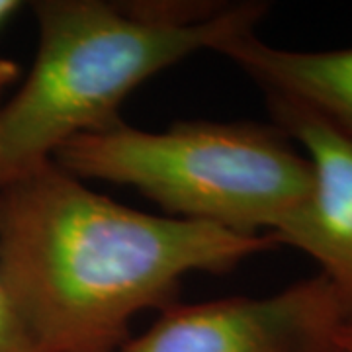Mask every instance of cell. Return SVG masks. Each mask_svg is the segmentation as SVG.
I'll return each instance as SVG.
<instances>
[{"label":"cell","instance_id":"obj_6","mask_svg":"<svg viewBox=\"0 0 352 352\" xmlns=\"http://www.w3.org/2000/svg\"><path fill=\"white\" fill-rule=\"evenodd\" d=\"M217 53L241 67L266 96L294 102L352 139V47L280 50L247 32Z\"/></svg>","mask_w":352,"mask_h":352},{"label":"cell","instance_id":"obj_9","mask_svg":"<svg viewBox=\"0 0 352 352\" xmlns=\"http://www.w3.org/2000/svg\"><path fill=\"white\" fill-rule=\"evenodd\" d=\"M16 76H18V65L10 59L0 57V94L8 85H12Z\"/></svg>","mask_w":352,"mask_h":352},{"label":"cell","instance_id":"obj_7","mask_svg":"<svg viewBox=\"0 0 352 352\" xmlns=\"http://www.w3.org/2000/svg\"><path fill=\"white\" fill-rule=\"evenodd\" d=\"M0 352H43L16 311L0 276Z\"/></svg>","mask_w":352,"mask_h":352},{"label":"cell","instance_id":"obj_11","mask_svg":"<svg viewBox=\"0 0 352 352\" xmlns=\"http://www.w3.org/2000/svg\"><path fill=\"white\" fill-rule=\"evenodd\" d=\"M327 352H342V351H339V349H337V346H335V344H333V346H331V349H329Z\"/></svg>","mask_w":352,"mask_h":352},{"label":"cell","instance_id":"obj_4","mask_svg":"<svg viewBox=\"0 0 352 352\" xmlns=\"http://www.w3.org/2000/svg\"><path fill=\"white\" fill-rule=\"evenodd\" d=\"M344 321L321 274L268 298L173 303L116 352H327Z\"/></svg>","mask_w":352,"mask_h":352},{"label":"cell","instance_id":"obj_1","mask_svg":"<svg viewBox=\"0 0 352 352\" xmlns=\"http://www.w3.org/2000/svg\"><path fill=\"white\" fill-rule=\"evenodd\" d=\"M276 247L272 233L126 208L53 161L0 188V276L43 352H116L139 311L176 303L186 274Z\"/></svg>","mask_w":352,"mask_h":352},{"label":"cell","instance_id":"obj_2","mask_svg":"<svg viewBox=\"0 0 352 352\" xmlns=\"http://www.w3.org/2000/svg\"><path fill=\"white\" fill-rule=\"evenodd\" d=\"M266 10L264 2H36V61L0 108V188L76 135L120 126L131 90L196 51L254 32Z\"/></svg>","mask_w":352,"mask_h":352},{"label":"cell","instance_id":"obj_10","mask_svg":"<svg viewBox=\"0 0 352 352\" xmlns=\"http://www.w3.org/2000/svg\"><path fill=\"white\" fill-rule=\"evenodd\" d=\"M22 2L18 0H0V25L4 24L14 12H18Z\"/></svg>","mask_w":352,"mask_h":352},{"label":"cell","instance_id":"obj_5","mask_svg":"<svg viewBox=\"0 0 352 352\" xmlns=\"http://www.w3.org/2000/svg\"><path fill=\"white\" fill-rule=\"evenodd\" d=\"M266 104L274 126L305 151L314 176L307 198L272 235L317 263L344 321L352 319V139L294 102L266 96Z\"/></svg>","mask_w":352,"mask_h":352},{"label":"cell","instance_id":"obj_3","mask_svg":"<svg viewBox=\"0 0 352 352\" xmlns=\"http://www.w3.org/2000/svg\"><path fill=\"white\" fill-rule=\"evenodd\" d=\"M53 163L78 180L138 188L168 217L264 235L311 190V164L276 126L176 122L164 131L120 126L82 133Z\"/></svg>","mask_w":352,"mask_h":352},{"label":"cell","instance_id":"obj_8","mask_svg":"<svg viewBox=\"0 0 352 352\" xmlns=\"http://www.w3.org/2000/svg\"><path fill=\"white\" fill-rule=\"evenodd\" d=\"M333 344L342 352H352V319L340 323V327L333 337Z\"/></svg>","mask_w":352,"mask_h":352}]
</instances>
